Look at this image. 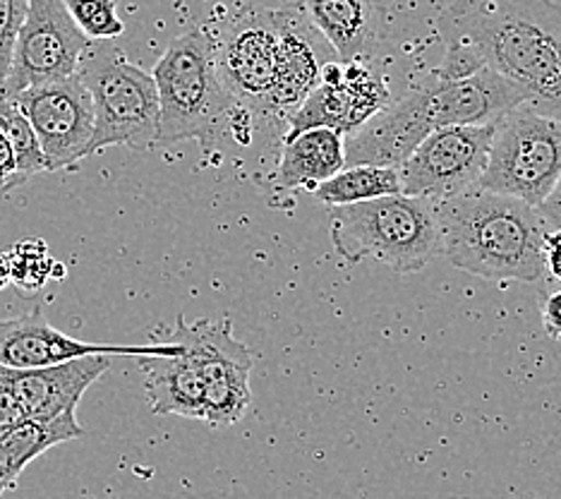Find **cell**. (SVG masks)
I'll list each match as a JSON object with an SVG mask.
<instances>
[{
	"label": "cell",
	"instance_id": "obj_23",
	"mask_svg": "<svg viewBox=\"0 0 561 499\" xmlns=\"http://www.w3.org/2000/svg\"><path fill=\"white\" fill-rule=\"evenodd\" d=\"M80 32L92 42H111L125 32L116 0H62Z\"/></svg>",
	"mask_w": 561,
	"mask_h": 499
},
{
	"label": "cell",
	"instance_id": "obj_3",
	"mask_svg": "<svg viewBox=\"0 0 561 499\" xmlns=\"http://www.w3.org/2000/svg\"><path fill=\"white\" fill-rule=\"evenodd\" d=\"M439 254L488 281H538L545 272L547 226L530 204L468 190L435 204Z\"/></svg>",
	"mask_w": 561,
	"mask_h": 499
},
{
	"label": "cell",
	"instance_id": "obj_27",
	"mask_svg": "<svg viewBox=\"0 0 561 499\" xmlns=\"http://www.w3.org/2000/svg\"><path fill=\"white\" fill-rule=\"evenodd\" d=\"M18 173V159H15V151H12V145L8 135L3 133V127H0V190H10L12 185V178Z\"/></svg>",
	"mask_w": 561,
	"mask_h": 499
},
{
	"label": "cell",
	"instance_id": "obj_25",
	"mask_svg": "<svg viewBox=\"0 0 561 499\" xmlns=\"http://www.w3.org/2000/svg\"><path fill=\"white\" fill-rule=\"evenodd\" d=\"M30 0H0V94L10 72L12 50H15L18 34L27 18Z\"/></svg>",
	"mask_w": 561,
	"mask_h": 499
},
{
	"label": "cell",
	"instance_id": "obj_8",
	"mask_svg": "<svg viewBox=\"0 0 561 499\" xmlns=\"http://www.w3.org/2000/svg\"><path fill=\"white\" fill-rule=\"evenodd\" d=\"M173 341L193 358L204 382V422L209 428H231L245 418L252 406L250 373L252 355L248 345L233 337L231 322L197 319L187 322L181 315Z\"/></svg>",
	"mask_w": 561,
	"mask_h": 499
},
{
	"label": "cell",
	"instance_id": "obj_30",
	"mask_svg": "<svg viewBox=\"0 0 561 499\" xmlns=\"http://www.w3.org/2000/svg\"><path fill=\"white\" fill-rule=\"evenodd\" d=\"M540 310H542V322H545L547 334L557 339L561 334V291L547 296L542 300Z\"/></svg>",
	"mask_w": 561,
	"mask_h": 499
},
{
	"label": "cell",
	"instance_id": "obj_12",
	"mask_svg": "<svg viewBox=\"0 0 561 499\" xmlns=\"http://www.w3.org/2000/svg\"><path fill=\"white\" fill-rule=\"evenodd\" d=\"M389 97L387 80L367 60L327 63L320 82L288 115V135L329 127L346 137L385 109Z\"/></svg>",
	"mask_w": 561,
	"mask_h": 499
},
{
	"label": "cell",
	"instance_id": "obj_1",
	"mask_svg": "<svg viewBox=\"0 0 561 499\" xmlns=\"http://www.w3.org/2000/svg\"><path fill=\"white\" fill-rule=\"evenodd\" d=\"M480 68L512 82L523 106L561 121V5L554 0H454L437 20Z\"/></svg>",
	"mask_w": 561,
	"mask_h": 499
},
{
	"label": "cell",
	"instance_id": "obj_19",
	"mask_svg": "<svg viewBox=\"0 0 561 499\" xmlns=\"http://www.w3.org/2000/svg\"><path fill=\"white\" fill-rule=\"evenodd\" d=\"M145 375L149 408L157 416H183L204 422V382L185 351L165 358H145Z\"/></svg>",
	"mask_w": 561,
	"mask_h": 499
},
{
	"label": "cell",
	"instance_id": "obj_29",
	"mask_svg": "<svg viewBox=\"0 0 561 499\" xmlns=\"http://www.w3.org/2000/svg\"><path fill=\"white\" fill-rule=\"evenodd\" d=\"M540 219L545 222V226H552V228H561V175L559 181L554 183L550 195L545 197V202L538 207Z\"/></svg>",
	"mask_w": 561,
	"mask_h": 499
},
{
	"label": "cell",
	"instance_id": "obj_17",
	"mask_svg": "<svg viewBox=\"0 0 561 499\" xmlns=\"http://www.w3.org/2000/svg\"><path fill=\"white\" fill-rule=\"evenodd\" d=\"M308 22L320 32L339 60H369L379 44V0H305Z\"/></svg>",
	"mask_w": 561,
	"mask_h": 499
},
{
	"label": "cell",
	"instance_id": "obj_11",
	"mask_svg": "<svg viewBox=\"0 0 561 499\" xmlns=\"http://www.w3.org/2000/svg\"><path fill=\"white\" fill-rule=\"evenodd\" d=\"M280 10H248L214 34L216 66L240 111L272 118Z\"/></svg>",
	"mask_w": 561,
	"mask_h": 499
},
{
	"label": "cell",
	"instance_id": "obj_20",
	"mask_svg": "<svg viewBox=\"0 0 561 499\" xmlns=\"http://www.w3.org/2000/svg\"><path fill=\"white\" fill-rule=\"evenodd\" d=\"M84 438L78 413L56 420H24L22 426L0 438V499L18 485L22 470L62 442Z\"/></svg>",
	"mask_w": 561,
	"mask_h": 499
},
{
	"label": "cell",
	"instance_id": "obj_7",
	"mask_svg": "<svg viewBox=\"0 0 561 499\" xmlns=\"http://www.w3.org/2000/svg\"><path fill=\"white\" fill-rule=\"evenodd\" d=\"M561 175V121L526 106L494 121L478 190L516 197L538 209Z\"/></svg>",
	"mask_w": 561,
	"mask_h": 499
},
{
	"label": "cell",
	"instance_id": "obj_15",
	"mask_svg": "<svg viewBox=\"0 0 561 499\" xmlns=\"http://www.w3.org/2000/svg\"><path fill=\"white\" fill-rule=\"evenodd\" d=\"M111 367V355H84L48 367L10 370L5 377L27 420H56L78 413L84 392Z\"/></svg>",
	"mask_w": 561,
	"mask_h": 499
},
{
	"label": "cell",
	"instance_id": "obj_6",
	"mask_svg": "<svg viewBox=\"0 0 561 499\" xmlns=\"http://www.w3.org/2000/svg\"><path fill=\"white\" fill-rule=\"evenodd\" d=\"M78 77L94 106V135L87 157L118 145L133 149L157 145L159 97L151 72L127 60L111 42H96L84 54Z\"/></svg>",
	"mask_w": 561,
	"mask_h": 499
},
{
	"label": "cell",
	"instance_id": "obj_13",
	"mask_svg": "<svg viewBox=\"0 0 561 499\" xmlns=\"http://www.w3.org/2000/svg\"><path fill=\"white\" fill-rule=\"evenodd\" d=\"M27 115L48 163V173L72 169L87 157L94 135V106L78 75L30 87L12 97Z\"/></svg>",
	"mask_w": 561,
	"mask_h": 499
},
{
	"label": "cell",
	"instance_id": "obj_21",
	"mask_svg": "<svg viewBox=\"0 0 561 499\" xmlns=\"http://www.w3.org/2000/svg\"><path fill=\"white\" fill-rule=\"evenodd\" d=\"M399 192V171L391 166H343L336 175L314 190V197L327 207H343V204L369 202Z\"/></svg>",
	"mask_w": 561,
	"mask_h": 499
},
{
	"label": "cell",
	"instance_id": "obj_9",
	"mask_svg": "<svg viewBox=\"0 0 561 499\" xmlns=\"http://www.w3.org/2000/svg\"><path fill=\"white\" fill-rule=\"evenodd\" d=\"M494 123L451 125L432 133L399 166L401 195L439 204L478 188L488 166Z\"/></svg>",
	"mask_w": 561,
	"mask_h": 499
},
{
	"label": "cell",
	"instance_id": "obj_32",
	"mask_svg": "<svg viewBox=\"0 0 561 499\" xmlns=\"http://www.w3.org/2000/svg\"><path fill=\"white\" fill-rule=\"evenodd\" d=\"M557 339H559V341H561V334H559V337H557Z\"/></svg>",
	"mask_w": 561,
	"mask_h": 499
},
{
	"label": "cell",
	"instance_id": "obj_18",
	"mask_svg": "<svg viewBox=\"0 0 561 499\" xmlns=\"http://www.w3.org/2000/svg\"><path fill=\"white\" fill-rule=\"evenodd\" d=\"M343 166H346L343 137L329 127H312V131H302L284 139L272 181L276 190L314 192Z\"/></svg>",
	"mask_w": 561,
	"mask_h": 499
},
{
	"label": "cell",
	"instance_id": "obj_2",
	"mask_svg": "<svg viewBox=\"0 0 561 499\" xmlns=\"http://www.w3.org/2000/svg\"><path fill=\"white\" fill-rule=\"evenodd\" d=\"M523 106L518 89L482 68L458 80L430 72L423 84L375 113L358 131L343 137L346 166H399L432 133L451 125H488Z\"/></svg>",
	"mask_w": 561,
	"mask_h": 499
},
{
	"label": "cell",
	"instance_id": "obj_24",
	"mask_svg": "<svg viewBox=\"0 0 561 499\" xmlns=\"http://www.w3.org/2000/svg\"><path fill=\"white\" fill-rule=\"evenodd\" d=\"M10 281L24 291H39L50 276H56V260L50 258L42 240H24L8 254Z\"/></svg>",
	"mask_w": 561,
	"mask_h": 499
},
{
	"label": "cell",
	"instance_id": "obj_5",
	"mask_svg": "<svg viewBox=\"0 0 561 499\" xmlns=\"http://www.w3.org/2000/svg\"><path fill=\"white\" fill-rule=\"evenodd\" d=\"M331 246L351 264L379 260L399 274H417L439 254L435 204L389 195L329 207Z\"/></svg>",
	"mask_w": 561,
	"mask_h": 499
},
{
	"label": "cell",
	"instance_id": "obj_26",
	"mask_svg": "<svg viewBox=\"0 0 561 499\" xmlns=\"http://www.w3.org/2000/svg\"><path fill=\"white\" fill-rule=\"evenodd\" d=\"M24 420L27 418H24L22 406L18 404L15 394H12V387L5 377V367L0 365V438H5L10 430L22 426Z\"/></svg>",
	"mask_w": 561,
	"mask_h": 499
},
{
	"label": "cell",
	"instance_id": "obj_10",
	"mask_svg": "<svg viewBox=\"0 0 561 499\" xmlns=\"http://www.w3.org/2000/svg\"><path fill=\"white\" fill-rule=\"evenodd\" d=\"M89 46L92 38L80 32L62 0H30L0 97L12 99L30 87L78 75Z\"/></svg>",
	"mask_w": 561,
	"mask_h": 499
},
{
	"label": "cell",
	"instance_id": "obj_16",
	"mask_svg": "<svg viewBox=\"0 0 561 499\" xmlns=\"http://www.w3.org/2000/svg\"><path fill=\"white\" fill-rule=\"evenodd\" d=\"M320 60L312 44L308 22L300 10H280V34L274 87L270 97V113L274 118H286L296 111L320 82Z\"/></svg>",
	"mask_w": 561,
	"mask_h": 499
},
{
	"label": "cell",
	"instance_id": "obj_31",
	"mask_svg": "<svg viewBox=\"0 0 561 499\" xmlns=\"http://www.w3.org/2000/svg\"><path fill=\"white\" fill-rule=\"evenodd\" d=\"M10 284V264H8V254L0 252V291Z\"/></svg>",
	"mask_w": 561,
	"mask_h": 499
},
{
	"label": "cell",
	"instance_id": "obj_22",
	"mask_svg": "<svg viewBox=\"0 0 561 499\" xmlns=\"http://www.w3.org/2000/svg\"><path fill=\"white\" fill-rule=\"evenodd\" d=\"M0 127H3V133L8 135L18 159V173L12 178L10 190L27 183L34 175L48 173V163L32 123L27 121V115L20 111L15 101L5 97H0Z\"/></svg>",
	"mask_w": 561,
	"mask_h": 499
},
{
	"label": "cell",
	"instance_id": "obj_4",
	"mask_svg": "<svg viewBox=\"0 0 561 499\" xmlns=\"http://www.w3.org/2000/svg\"><path fill=\"white\" fill-rule=\"evenodd\" d=\"M151 77L159 97L157 145L199 139L209 149L240 111L216 66L214 34L204 27L175 36Z\"/></svg>",
	"mask_w": 561,
	"mask_h": 499
},
{
	"label": "cell",
	"instance_id": "obj_28",
	"mask_svg": "<svg viewBox=\"0 0 561 499\" xmlns=\"http://www.w3.org/2000/svg\"><path fill=\"white\" fill-rule=\"evenodd\" d=\"M542 258H545V269L561 281V228L547 230L545 240H542Z\"/></svg>",
	"mask_w": 561,
	"mask_h": 499
},
{
	"label": "cell",
	"instance_id": "obj_14",
	"mask_svg": "<svg viewBox=\"0 0 561 499\" xmlns=\"http://www.w3.org/2000/svg\"><path fill=\"white\" fill-rule=\"evenodd\" d=\"M181 343H151V345H118V343H89L62 334L46 322L42 310L24 317L0 319V365L10 370H36L58 365L84 355H139L165 358L181 353Z\"/></svg>",
	"mask_w": 561,
	"mask_h": 499
}]
</instances>
